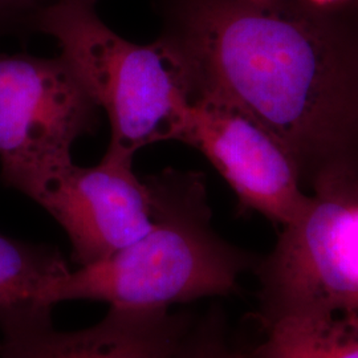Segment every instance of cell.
Listing matches in <instances>:
<instances>
[{
    "mask_svg": "<svg viewBox=\"0 0 358 358\" xmlns=\"http://www.w3.org/2000/svg\"><path fill=\"white\" fill-rule=\"evenodd\" d=\"M254 271L262 327L358 312V186L312 192L306 210L282 227Z\"/></svg>",
    "mask_w": 358,
    "mask_h": 358,
    "instance_id": "277c9868",
    "label": "cell"
},
{
    "mask_svg": "<svg viewBox=\"0 0 358 358\" xmlns=\"http://www.w3.org/2000/svg\"><path fill=\"white\" fill-rule=\"evenodd\" d=\"M131 165L109 154L94 167L71 162L32 195L64 229L80 267L106 260L153 227L150 187Z\"/></svg>",
    "mask_w": 358,
    "mask_h": 358,
    "instance_id": "52a82bcc",
    "label": "cell"
},
{
    "mask_svg": "<svg viewBox=\"0 0 358 358\" xmlns=\"http://www.w3.org/2000/svg\"><path fill=\"white\" fill-rule=\"evenodd\" d=\"M248 358H358V312L269 324Z\"/></svg>",
    "mask_w": 358,
    "mask_h": 358,
    "instance_id": "9c48e42d",
    "label": "cell"
},
{
    "mask_svg": "<svg viewBox=\"0 0 358 358\" xmlns=\"http://www.w3.org/2000/svg\"><path fill=\"white\" fill-rule=\"evenodd\" d=\"M62 57L110 122L106 154L133 159L143 146L178 141L195 80L178 44L165 38L138 45L97 16L94 0H59L38 13Z\"/></svg>",
    "mask_w": 358,
    "mask_h": 358,
    "instance_id": "3957f363",
    "label": "cell"
},
{
    "mask_svg": "<svg viewBox=\"0 0 358 358\" xmlns=\"http://www.w3.org/2000/svg\"><path fill=\"white\" fill-rule=\"evenodd\" d=\"M99 106L63 60L0 53V176L32 198L94 131Z\"/></svg>",
    "mask_w": 358,
    "mask_h": 358,
    "instance_id": "5b68a950",
    "label": "cell"
},
{
    "mask_svg": "<svg viewBox=\"0 0 358 358\" xmlns=\"http://www.w3.org/2000/svg\"><path fill=\"white\" fill-rule=\"evenodd\" d=\"M307 0H205L173 40L195 88L282 142L312 192L358 186V32Z\"/></svg>",
    "mask_w": 358,
    "mask_h": 358,
    "instance_id": "6da1fadb",
    "label": "cell"
},
{
    "mask_svg": "<svg viewBox=\"0 0 358 358\" xmlns=\"http://www.w3.org/2000/svg\"><path fill=\"white\" fill-rule=\"evenodd\" d=\"M153 227L106 260L68 271L47 284L40 303L97 300L110 307L170 309L238 291L255 257L222 239L201 174L166 170L146 179Z\"/></svg>",
    "mask_w": 358,
    "mask_h": 358,
    "instance_id": "7a4b0ae2",
    "label": "cell"
},
{
    "mask_svg": "<svg viewBox=\"0 0 358 358\" xmlns=\"http://www.w3.org/2000/svg\"><path fill=\"white\" fill-rule=\"evenodd\" d=\"M27 1L28 0H0V13L17 8V7L26 4Z\"/></svg>",
    "mask_w": 358,
    "mask_h": 358,
    "instance_id": "4fadbf2b",
    "label": "cell"
},
{
    "mask_svg": "<svg viewBox=\"0 0 358 358\" xmlns=\"http://www.w3.org/2000/svg\"><path fill=\"white\" fill-rule=\"evenodd\" d=\"M309 3L319 6V7H325V8H337V6H341L349 0H307Z\"/></svg>",
    "mask_w": 358,
    "mask_h": 358,
    "instance_id": "7c38bea8",
    "label": "cell"
},
{
    "mask_svg": "<svg viewBox=\"0 0 358 358\" xmlns=\"http://www.w3.org/2000/svg\"><path fill=\"white\" fill-rule=\"evenodd\" d=\"M68 271L56 248L0 235V312L40 303L44 287Z\"/></svg>",
    "mask_w": 358,
    "mask_h": 358,
    "instance_id": "30bf717a",
    "label": "cell"
},
{
    "mask_svg": "<svg viewBox=\"0 0 358 358\" xmlns=\"http://www.w3.org/2000/svg\"><path fill=\"white\" fill-rule=\"evenodd\" d=\"M355 1H356V6H357V8H358V0H355Z\"/></svg>",
    "mask_w": 358,
    "mask_h": 358,
    "instance_id": "9a60e30c",
    "label": "cell"
},
{
    "mask_svg": "<svg viewBox=\"0 0 358 358\" xmlns=\"http://www.w3.org/2000/svg\"><path fill=\"white\" fill-rule=\"evenodd\" d=\"M171 358H248V350L231 344L222 315L213 312L194 320Z\"/></svg>",
    "mask_w": 358,
    "mask_h": 358,
    "instance_id": "8fae6325",
    "label": "cell"
},
{
    "mask_svg": "<svg viewBox=\"0 0 358 358\" xmlns=\"http://www.w3.org/2000/svg\"><path fill=\"white\" fill-rule=\"evenodd\" d=\"M252 1H267V0H252Z\"/></svg>",
    "mask_w": 358,
    "mask_h": 358,
    "instance_id": "5bb4252c",
    "label": "cell"
},
{
    "mask_svg": "<svg viewBox=\"0 0 358 358\" xmlns=\"http://www.w3.org/2000/svg\"><path fill=\"white\" fill-rule=\"evenodd\" d=\"M52 307L32 303L0 312V358H171L194 319L170 309L110 307L103 320L59 331Z\"/></svg>",
    "mask_w": 358,
    "mask_h": 358,
    "instance_id": "ba28073f",
    "label": "cell"
},
{
    "mask_svg": "<svg viewBox=\"0 0 358 358\" xmlns=\"http://www.w3.org/2000/svg\"><path fill=\"white\" fill-rule=\"evenodd\" d=\"M178 141L205 154L242 210L282 227L306 210L309 195L288 150L268 129L223 97L195 90Z\"/></svg>",
    "mask_w": 358,
    "mask_h": 358,
    "instance_id": "8992f818",
    "label": "cell"
}]
</instances>
